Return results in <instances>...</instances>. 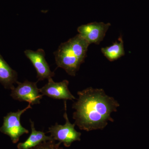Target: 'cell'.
I'll return each mask as SVG.
<instances>
[{
	"mask_svg": "<svg viewBox=\"0 0 149 149\" xmlns=\"http://www.w3.org/2000/svg\"><path fill=\"white\" fill-rule=\"evenodd\" d=\"M24 54L36 70L38 81L54 76V72L51 71L49 65L46 61L45 52L44 49H39L36 51L27 49L24 51Z\"/></svg>",
	"mask_w": 149,
	"mask_h": 149,
	"instance_id": "7",
	"label": "cell"
},
{
	"mask_svg": "<svg viewBox=\"0 0 149 149\" xmlns=\"http://www.w3.org/2000/svg\"><path fill=\"white\" fill-rule=\"evenodd\" d=\"M102 53L110 61L117 60L125 55L124 42L122 37H119L118 41H116L109 47L102 48Z\"/></svg>",
	"mask_w": 149,
	"mask_h": 149,
	"instance_id": "11",
	"label": "cell"
},
{
	"mask_svg": "<svg viewBox=\"0 0 149 149\" xmlns=\"http://www.w3.org/2000/svg\"><path fill=\"white\" fill-rule=\"evenodd\" d=\"M78 98L72 108L74 124L81 130L89 131L102 130L113 122V112L117 111L120 107L118 102L107 95L103 89L89 87L77 93Z\"/></svg>",
	"mask_w": 149,
	"mask_h": 149,
	"instance_id": "1",
	"label": "cell"
},
{
	"mask_svg": "<svg viewBox=\"0 0 149 149\" xmlns=\"http://www.w3.org/2000/svg\"><path fill=\"white\" fill-rule=\"evenodd\" d=\"M17 86L12 90L11 97L15 100L20 102H26L32 105L40 103L43 95L40 94L37 82L25 80L23 83L17 81Z\"/></svg>",
	"mask_w": 149,
	"mask_h": 149,
	"instance_id": "5",
	"label": "cell"
},
{
	"mask_svg": "<svg viewBox=\"0 0 149 149\" xmlns=\"http://www.w3.org/2000/svg\"><path fill=\"white\" fill-rule=\"evenodd\" d=\"M61 143H56L54 140L45 141L36 146L29 149H64L61 147Z\"/></svg>",
	"mask_w": 149,
	"mask_h": 149,
	"instance_id": "12",
	"label": "cell"
},
{
	"mask_svg": "<svg viewBox=\"0 0 149 149\" xmlns=\"http://www.w3.org/2000/svg\"><path fill=\"white\" fill-rule=\"evenodd\" d=\"M17 73L8 64L0 54V83L6 89L12 90L17 82Z\"/></svg>",
	"mask_w": 149,
	"mask_h": 149,
	"instance_id": "9",
	"label": "cell"
},
{
	"mask_svg": "<svg viewBox=\"0 0 149 149\" xmlns=\"http://www.w3.org/2000/svg\"><path fill=\"white\" fill-rule=\"evenodd\" d=\"M90 45L79 34L61 43L54 53L57 66L70 76H75L85 62Z\"/></svg>",
	"mask_w": 149,
	"mask_h": 149,
	"instance_id": "2",
	"label": "cell"
},
{
	"mask_svg": "<svg viewBox=\"0 0 149 149\" xmlns=\"http://www.w3.org/2000/svg\"><path fill=\"white\" fill-rule=\"evenodd\" d=\"M65 112L63 116L65 119L64 125H59L56 123L54 125L49 127L47 133L54 140L62 143L65 147L69 148L74 141H81V133L78 132L74 128L75 125L72 124L68 119L67 113L66 100L64 101Z\"/></svg>",
	"mask_w": 149,
	"mask_h": 149,
	"instance_id": "3",
	"label": "cell"
},
{
	"mask_svg": "<svg viewBox=\"0 0 149 149\" xmlns=\"http://www.w3.org/2000/svg\"><path fill=\"white\" fill-rule=\"evenodd\" d=\"M32 108L31 104H29L24 109L18 110L15 112H11L4 117L3 123L0 128V131L9 136L13 143H17L22 135L29 133V130L22 125L20 117L27 110Z\"/></svg>",
	"mask_w": 149,
	"mask_h": 149,
	"instance_id": "4",
	"label": "cell"
},
{
	"mask_svg": "<svg viewBox=\"0 0 149 149\" xmlns=\"http://www.w3.org/2000/svg\"><path fill=\"white\" fill-rule=\"evenodd\" d=\"M48 82L40 89L41 94L56 100H73L77 99L72 95L68 89L69 81L66 80L56 83L52 78L48 79Z\"/></svg>",
	"mask_w": 149,
	"mask_h": 149,
	"instance_id": "8",
	"label": "cell"
},
{
	"mask_svg": "<svg viewBox=\"0 0 149 149\" xmlns=\"http://www.w3.org/2000/svg\"><path fill=\"white\" fill-rule=\"evenodd\" d=\"M29 121L31 126V134L26 141L17 144V149H29L36 146L45 141L54 140L50 136H46L45 132L36 130L34 122L31 119Z\"/></svg>",
	"mask_w": 149,
	"mask_h": 149,
	"instance_id": "10",
	"label": "cell"
},
{
	"mask_svg": "<svg viewBox=\"0 0 149 149\" xmlns=\"http://www.w3.org/2000/svg\"><path fill=\"white\" fill-rule=\"evenodd\" d=\"M111 24L110 23L93 22L83 24L77 28L79 35L89 44L99 45L103 40Z\"/></svg>",
	"mask_w": 149,
	"mask_h": 149,
	"instance_id": "6",
	"label": "cell"
}]
</instances>
